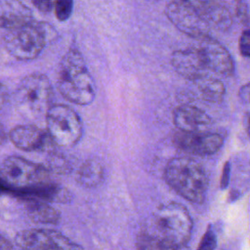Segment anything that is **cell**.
<instances>
[{
  "instance_id": "1",
  "label": "cell",
  "mask_w": 250,
  "mask_h": 250,
  "mask_svg": "<svg viewBox=\"0 0 250 250\" xmlns=\"http://www.w3.org/2000/svg\"><path fill=\"white\" fill-rule=\"evenodd\" d=\"M192 228V219L185 206L177 202L162 204L143 224L137 237V248H183L191 237Z\"/></svg>"
},
{
  "instance_id": "2",
  "label": "cell",
  "mask_w": 250,
  "mask_h": 250,
  "mask_svg": "<svg viewBox=\"0 0 250 250\" xmlns=\"http://www.w3.org/2000/svg\"><path fill=\"white\" fill-rule=\"evenodd\" d=\"M57 87L60 94L72 104L87 105L94 101L95 83L79 51L70 49L62 57L58 68Z\"/></svg>"
},
{
  "instance_id": "3",
  "label": "cell",
  "mask_w": 250,
  "mask_h": 250,
  "mask_svg": "<svg viewBox=\"0 0 250 250\" xmlns=\"http://www.w3.org/2000/svg\"><path fill=\"white\" fill-rule=\"evenodd\" d=\"M163 175L168 186L183 198L196 204L204 202L208 178L200 163L190 157H175L167 162Z\"/></svg>"
},
{
  "instance_id": "4",
  "label": "cell",
  "mask_w": 250,
  "mask_h": 250,
  "mask_svg": "<svg viewBox=\"0 0 250 250\" xmlns=\"http://www.w3.org/2000/svg\"><path fill=\"white\" fill-rule=\"evenodd\" d=\"M3 44L7 52L20 61L38 57L46 44L55 38L56 31L47 22L34 20L27 23L3 29Z\"/></svg>"
},
{
  "instance_id": "5",
  "label": "cell",
  "mask_w": 250,
  "mask_h": 250,
  "mask_svg": "<svg viewBox=\"0 0 250 250\" xmlns=\"http://www.w3.org/2000/svg\"><path fill=\"white\" fill-rule=\"evenodd\" d=\"M49 173L43 164L33 163L21 156H8L2 161L0 169L2 189L15 194L49 182Z\"/></svg>"
},
{
  "instance_id": "6",
  "label": "cell",
  "mask_w": 250,
  "mask_h": 250,
  "mask_svg": "<svg viewBox=\"0 0 250 250\" xmlns=\"http://www.w3.org/2000/svg\"><path fill=\"white\" fill-rule=\"evenodd\" d=\"M47 132L56 146H75L83 134L82 121L77 112L63 104H52L45 114Z\"/></svg>"
},
{
  "instance_id": "7",
  "label": "cell",
  "mask_w": 250,
  "mask_h": 250,
  "mask_svg": "<svg viewBox=\"0 0 250 250\" xmlns=\"http://www.w3.org/2000/svg\"><path fill=\"white\" fill-rule=\"evenodd\" d=\"M17 96L21 105L32 114H46L52 105L53 87L44 74L32 73L21 80Z\"/></svg>"
},
{
  "instance_id": "8",
  "label": "cell",
  "mask_w": 250,
  "mask_h": 250,
  "mask_svg": "<svg viewBox=\"0 0 250 250\" xmlns=\"http://www.w3.org/2000/svg\"><path fill=\"white\" fill-rule=\"evenodd\" d=\"M165 14L180 31L194 39L209 35L208 21L199 10L188 1H170L165 8Z\"/></svg>"
},
{
  "instance_id": "9",
  "label": "cell",
  "mask_w": 250,
  "mask_h": 250,
  "mask_svg": "<svg viewBox=\"0 0 250 250\" xmlns=\"http://www.w3.org/2000/svg\"><path fill=\"white\" fill-rule=\"evenodd\" d=\"M16 245L21 249H77L81 248L62 233L48 229H30L20 231L15 238Z\"/></svg>"
},
{
  "instance_id": "10",
  "label": "cell",
  "mask_w": 250,
  "mask_h": 250,
  "mask_svg": "<svg viewBox=\"0 0 250 250\" xmlns=\"http://www.w3.org/2000/svg\"><path fill=\"white\" fill-rule=\"evenodd\" d=\"M195 46L209 72L224 76L233 73V61L225 46L209 35L195 38Z\"/></svg>"
},
{
  "instance_id": "11",
  "label": "cell",
  "mask_w": 250,
  "mask_h": 250,
  "mask_svg": "<svg viewBox=\"0 0 250 250\" xmlns=\"http://www.w3.org/2000/svg\"><path fill=\"white\" fill-rule=\"evenodd\" d=\"M173 143L180 150L192 155H211L220 150L224 139L220 134L204 131H178L173 137Z\"/></svg>"
},
{
  "instance_id": "12",
  "label": "cell",
  "mask_w": 250,
  "mask_h": 250,
  "mask_svg": "<svg viewBox=\"0 0 250 250\" xmlns=\"http://www.w3.org/2000/svg\"><path fill=\"white\" fill-rule=\"evenodd\" d=\"M8 135L13 145L24 151H47L55 145L48 132L35 125L16 126Z\"/></svg>"
},
{
  "instance_id": "13",
  "label": "cell",
  "mask_w": 250,
  "mask_h": 250,
  "mask_svg": "<svg viewBox=\"0 0 250 250\" xmlns=\"http://www.w3.org/2000/svg\"><path fill=\"white\" fill-rule=\"evenodd\" d=\"M171 63L180 75L191 81L209 75L194 44L175 51L171 57Z\"/></svg>"
},
{
  "instance_id": "14",
  "label": "cell",
  "mask_w": 250,
  "mask_h": 250,
  "mask_svg": "<svg viewBox=\"0 0 250 250\" xmlns=\"http://www.w3.org/2000/svg\"><path fill=\"white\" fill-rule=\"evenodd\" d=\"M173 122L180 131H204L212 123L211 117L201 108L192 104H182L173 111Z\"/></svg>"
},
{
  "instance_id": "15",
  "label": "cell",
  "mask_w": 250,
  "mask_h": 250,
  "mask_svg": "<svg viewBox=\"0 0 250 250\" xmlns=\"http://www.w3.org/2000/svg\"><path fill=\"white\" fill-rule=\"evenodd\" d=\"M23 199H39L47 202L67 203L71 200V192L64 187L52 182H45L30 188L13 194Z\"/></svg>"
},
{
  "instance_id": "16",
  "label": "cell",
  "mask_w": 250,
  "mask_h": 250,
  "mask_svg": "<svg viewBox=\"0 0 250 250\" xmlns=\"http://www.w3.org/2000/svg\"><path fill=\"white\" fill-rule=\"evenodd\" d=\"M32 21V11L21 1L1 0L0 24L2 29L21 25Z\"/></svg>"
},
{
  "instance_id": "17",
  "label": "cell",
  "mask_w": 250,
  "mask_h": 250,
  "mask_svg": "<svg viewBox=\"0 0 250 250\" xmlns=\"http://www.w3.org/2000/svg\"><path fill=\"white\" fill-rule=\"evenodd\" d=\"M27 216L38 224H57L61 220V213L47 201L39 199H23Z\"/></svg>"
},
{
  "instance_id": "18",
  "label": "cell",
  "mask_w": 250,
  "mask_h": 250,
  "mask_svg": "<svg viewBox=\"0 0 250 250\" xmlns=\"http://www.w3.org/2000/svg\"><path fill=\"white\" fill-rule=\"evenodd\" d=\"M104 178V166L96 159L84 161L76 173L77 183L84 188H95L103 182Z\"/></svg>"
},
{
  "instance_id": "19",
  "label": "cell",
  "mask_w": 250,
  "mask_h": 250,
  "mask_svg": "<svg viewBox=\"0 0 250 250\" xmlns=\"http://www.w3.org/2000/svg\"><path fill=\"white\" fill-rule=\"evenodd\" d=\"M200 93L201 98L209 103H220L225 96L226 89L220 79L210 75L193 81Z\"/></svg>"
},
{
  "instance_id": "20",
  "label": "cell",
  "mask_w": 250,
  "mask_h": 250,
  "mask_svg": "<svg viewBox=\"0 0 250 250\" xmlns=\"http://www.w3.org/2000/svg\"><path fill=\"white\" fill-rule=\"evenodd\" d=\"M43 165L49 172H54L57 174H66L71 170L68 160L63 157V155L56 152L50 153Z\"/></svg>"
},
{
  "instance_id": "21",
  "label": "cell",
  "mask_w": 250,
  "mask_h": 250,
  "mask_svg": "<svg viewBox=\"0 0 250 250\" xmlns=\"http://www.w3.org/2000/svg\"><path fill=\"white\" fill-rule=\"evenodd\" d=\"M54 10L60 21H67L73 11V0H55Z\"/></svg>"
},
{
  "instance_id": "22",
  "label": "cell",
  "mask_w": 250,
  "mask_h": 250,
  "mask_svg": "<svg viewBox=\"0 0 250 250\" xmlns=\"http://www.w3.org/2000/svg\"><path fill=\"white\" fill-rule=\"evenodd\" d=\"M217 246V238H216V234L213 231L212 228L209 226L208 229H206L205 233L202 236V239L198 245V249H214Z\"/></svg>"
},
{
  "instance_id": "23",
  "label": "cell",
  "mask_w": 250,
  "mask_h": 250,
  "mask_svg": "<svg viewBox=\"0 0 250 250\" xmlns=\"http://www.w3.org/2000/svg\"><path fill=\"white\" fill-rule=\"evenodd\" d=\"M238 46L241 56L250 58V29H246L241 33Z\"/></svg>"
},
{
  "instance_id": "24",
  "label": "cell",
  "mask_w": 250,
  "mask_h": 250,
  "mask_svg": "<svg viewBox=\"0 0 250 250\" xmlns=\"http://www.w3.org/2000/svg\"><path fill=\"white\" fill-rule=\"evenodd\" d=\"M188 1L189 3H191L194 7H196L199 12L203 15L206 14V12L213 6V4L215 3L213 0H186ZM206 20V19H205Z\"/></svg>"
},
{
  "instance_id": "25",
  "label": "cell",
  "mask_w": 250,
  "mask_h": 250,
  "mask_svg": "<svg viewBox=\"0 0 250 250\" xmlns=\"http://www.w3.org/2000/svg\"><path fill=\"white\" fill-rule=\"evenodd\" d=\"M230 163L229 161H227L223 167L221 180H220V187L222 189H225L228 188L230 180Z\"/></svg>"
},
{
  "instance_id": "26",
  "label": "cell",
  "mask_w": 250,
  "mask_h": 250,
  "mask_svg": "<svg viewBox=\"0 0 250 250\" xmlns=\"http://www.w3.org/2000/svg\"><path fill=\"white\" fill-rule=\"evenodd\" d=\"M33 5L41 12L48 13L53 7V0H31Z\"/></svg>"
},
{
  "instance_id": "27",
  "label": "cell",
  "mask_w": 250,
  "mask_h": 250,
  "mask_svg": "<svg viewBox=\"0 0 250 250\" xmlns=\"http://www.w3.org/2000/svg\"><path fill=\"white\" fill-rule=\"evenodd\" d=\"M238 96L243 103L250 104V82L241 86L238 92Z\"/></svg>"
},
{
  "instance_id": "28",
  "label": "cell",
  "mask_w": 250,
  "mask_h": 250,
  "mask_svg": "<svg viewBox=\"0 0 250 250\" xmlns=\"http://www.w3.org/2000/svg\"><path fill=\"white\" fill-rule=\"evenodd\" d=\"M235 11L240 19H245L247 15V5L244 0H237L235 4Z\"/></svg>"
},
{
  "instance_id": "29",
  "label": "cell",
  "mask_w": 250,
  "mask_h": 250,
  "mask_svg": "<svg viewBox=\"0 0 250 250\" xmlns=\"http://www.w3.org/2000/svg\"><path fill=\"white\" fill-rule=\"evenodd\" d=\"M12 248H13V244L9 240L5 239L4 235H2L1 236V249L6 250V249H12Z\"/></svg>"
},
{
  "instance_id": "30",
  "label": "cell",
  "mask_w": 250,
  "mask_h": 250,
  "mask_svg": "<svg viewBox=\"0 0 250 250\" xmlns=\"http://www.w3.org/2000/svg\"><path fill=\"white\" fill-rule=\"evenodd\" d=\"M247 132H248V136L250 137V114L248 115V119H247Z\"/></svg>"
},
{
  "instance_id": "31",
  "label": "cell",
  "mask_w": 250,
  "mask_h": 250,
  "mask_svg": "<svg viewBox=\"0 0 250 250\" xmlns=\"http://www.w3.org/2000/svg\"><path fill=\"white\" fill-rule=\"evenodd\" d=\"M146 1H150V2H154V1H158V0H146Z\"/></svg>"
}]
</instances>
